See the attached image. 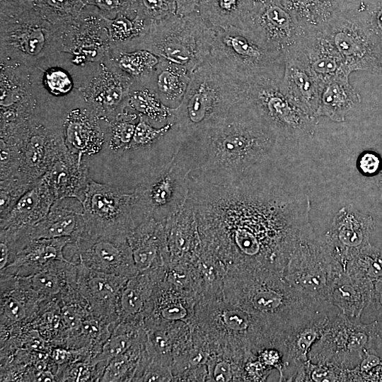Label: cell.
I'll return each mask as SVG.
<instances>
[{"mask_svg":"<svg viewBox=\"0 0 382 382\" xmlns=\"http://www.w3.org/2000/svg\"><path fill=\"white\" fill-rule=\"evenodd\" d=\"M34 7L49 21L64 28L79 15L86 4L83 0H32Z\"/></svg>","mask_w":382,"mask_h":382,"instance_id":"7dc6e473","label":"cell"},{"mask_svg":"<svg viewBox=\"0 0 382 382\" xmlns=\"http://www.w3.org/2000/svg\"><path fill=\"white\" fill-rule=\"evenodd\" d=\"M373 293L374 282L343 272L333 283L329 303L349 318H361L371 301Z\"/></svg>","mask_w":382,"mask_h":382,"instance_id":"836d02e7","label":"cell"},{"mask_svg":"<svg viewBox=\"0 0 382 382\" xmlns=\"http://www.w3.org/2000/svg\"><path fill=\"white\" fill-rule=\"evenodd\" d=\"M83 213L78 199H56L47 214L31 228V239L67 237L75 242L86 232Z\"/></svg>","mask_w":382,"mask_h":382,"instance_id":"4316f807","label":"cell"},{"mask_svg":"<svg viewBox=\"0 0 382 382\" xmlns=\"http://www.w3.org/2000/svg\"><path fill=\"white\" fill-rule=\"evenodd\" d=\"M62 32L33 5L0 13V64L44 69L71 59L62 51Z\"/></svg>","mask_w":382,"mask_h":382,"instance_id":"8992f818","label":"cell"},{"mask_svg":"<svg viewBox=\"0 0 382 382\" xmlns=\"http://www.w3.org/2000/svg\"><path fill=\"white\" fill-rule=\"evenodd\" d=\"M128 107L156 127L174 122L175 108L164 105L151 89L141 83L133 82Z\"/></svg>","mask_w":382,"mask_h":382,"instance_id":"74e56055","label":"cell"},{"mask_svg":"<svg viewBox=\"0 0 382 382\" xmlns=\"http://www.w3.org/2000/svg\"><path fill=\"white\" fill-rule=\"evenodd\" d=\"M55 200L51 188L40 178L0 219V230L33 226L47 214Z\"/></svg>","mask_w":382,"mask_h":382,"instance_id":"1f68e13d","label":"cell"},{"mask_svg":"<svg viewBox=\"0 0 382 382\" xmlns=\"http://www.w3.org/2000/svg\"><path fill=\"white\" fill-rule=\"evenodd\" d=\"M190 326L209 354H224L245 362L262 349L272 346L263 326L226 300L224 294L201 299Z\"/></svg>","mask_w":382,"mask_h":382,"instance_id":"277c9868","label":"cell"},{"mask_svg":"<svg viewBox=\"0 0 382 382\" xmlns=\"http://www.w3.org/2000/svg\"><path fill=\"white\" fill-rule=\"evenodd\" d=\"M339 312L325 303L285 334L277 347L283 361L279 381H305L311 349Z\"/></svg>","mask_w":382,"mask_h":382,"instance_id":"5bb4252c","label":"cell"},{"mask_svg":"<svg viewBox=\"0 0 382 382\" xmlns=\"http://www.w3.org/2000/svg\"><path fill=\"white\" fill-rule=\"evenodd\" d=\"M357 166L362 175H375L382 169V158L374 151H366L359 155Z\"/></svg>","mask_w":382,"mask_h":382,"instance_id":"db71d44e","label":"cell"},{"mask_svg":"<svg viewBox=\"0 0 382 382\" xmlns=\"http://www.w3.org/2000/svg\"><path fill=\"white\" fill-rule=\"evenodd\" d=\"M244 362L224 354H209L207 381H243Z\"/></svg>","mask_w":382,"mask_h":382,"instance_id":"c3c4849f","label":"cell"},{"mask_svg":"<svg viewBox=\"0 0 382 382\" xmlns=\"http://www.w3.org/2000/svg\"><path fill=\"white\" fill-rule=\"evenodd\" d=\"M188 185L202 248L226 270L264 268L282 274L301 238L313 230L309 197L279 175L228 185L189 175Z\"/></svg>","mask_w":382,"mask_h":382,"instance_id":"6da1fadb","label":"cell"},{"mask_svg":"<svg viewBox=\"0 0 382 382\" xmlns=\"http://www.w3.org/2000/svg\"><path fill=\"white\" fill-rule=\"evenodd\" d=\"M250 0H201L197 12L213 28H242Z\"/></svg>","mask_w":382,"mask_h":382,"instance_id":"f35d334b","label":"cell"},{"mask_svg":"<svg viewBox=\"0 0 382 382\" xmlns=\"http://www.w3.org/2000/svg\"><path fill=\"white\" fill-rule=\"evenodd\" d=\"M73 242L72 238L67 237L32 240L1 270L0 275L28 277L54 261L67 260L64 249Z\"/></svg>","mask_w":382,"mask_h":382,"instance_id":"f546056e","label":"cell"},{"mask_svg":"<svg viewBox=\"0 0 382 382\" xmlns=\"http://www.w3.org/2000/svg\"><path fill=\"white\" fill-rule=\"evenodd\" d=\"M176 14L184 16L197 11L201 0H175Z\"/></svg>","mask_w":382,"mask_h":382,"instance_id":"9f6ffc18","label":"cell"},{"mask_svg":"<svg viewBox=\"0 0 382 382\" xmlns=\"http://www.w3.org/2000/svg\"><path fill=\"white\" fill-rule=\"evenodd\" d=\"M134 7L152 22L176 14L175 0H135Z\"/></svg>","mask_w":382,"mask_h":382,"instance_id":"816d5d0a","label":"cell"},{"mask_svg":"<svg viewBox=\"0 0 382 382\" xmlns=\"http://www.w3.org/2000/svg\"><path fill=\"white\" fill-rule=\"evenodd\" d=\"M247 83L207 60L191 74L174 123L183 137L201 132L221 121L236 103L246 98Z\"/></svg>","mask_w":382,"mask_h":382,"instance_id":"5b68a950","label":"cell"},{"mask_svg":"<svg viewBox=\"0 0 382 382\" xmlns=\"http://www.w3.org/2000/svg\"><path fill=\"white\" fill-rule=\"evenodd\" d=\"M77 264L76 286L88 302L91 313L110 323L119 322L118 302L129 278L94 271Z\"/></svg>","mask_w":382,"mask_h":382,"instance_id":"44dd1931","label":"cell"},{"mask_svg":"<svg viewBox=\"0 0 382 382\" xmlns=\"http://www.w3.org/2000/svg\"><path fill=\"white\" fill-rule=\"evenodd\" d=\"M106 60L126 74L134 82H140L149 75L160 57L149 50H138L129 52H110Z\"/></svg>","mask_w":382,"mask_h":382,"instance_id":"b9f144b4","label":"cell"},{"mask_svg":"<svg viewBox=\"0 0 382 382\" xmlns=\"http://www.w3.org/2000/svg\"><path fill=\"white\" fill-rule=\"evenodd\" d=\"M32 0H0V13H7L33 6Z\"/></svg>","mask_w":382,"mask_h":382,"instance_id":"11a10c76","label":"cell"},{"mask_svg":"<svg viewBox=\"0 0 382 382\" xmlns=\"http://www.w3.org/2000/svg\"><path fill=\"white\" fill-rule=\"evenodd\" d=\"M133 82L105 60L92 64L80 92L100 120L110 122L127 109Z\"/></svg>","mask_w":382,"mask_h":382,"instance_id":"e0dca14e","label":"cell"},{"mask_svg":"<svg viewBox=\"0 0 382 382\" xmlns=\"http://www.w3.org/2000/svg\"><path fill=\"white\" fill-rule=\"evenodd\" d=\"M34 185L23 180L18 175L1 180L0 219L4 217L19 199Z\"/></svg>","mask_w":382,"mask_h":382,"instance_id":"f907efd6","label":"cell"},{"mask_svg":"<svg viewBox=\"0 0 382 382\" xmlns=\"http://www.w3.org/2000/svg\"><path fill=\"white\" fill-rule=\"evenodd\" d=\"M0 277L1 331L33 323L43 303L49 299L35 291L23 277Z\"/></svg>","mask_w":382,"mask_h":382,"instance_id":"7402d4cb","label":"cell"},{"mask_svg":"<svg viewBox=\"0 0 382 382\" xmlns=\"http://www.w3.org/2000/svg\"><path fill=\"white\" fill-rule=\"evenodd\" d=\"M110 52H129L141 50L152 21L137 11L118 13L115 18H106Z\"/></svg>","mask_w":382,"mask_h":382,"instance_id":"e575fe53","label":"cell"},{"mask_svg":"<svg viewBox=\"0 0 382 382\" xmlns=\"http://www.w3.org/2000/svg\"><path fill=\"white\" fill-rule=\"evenodd\" d=\"M169 265L193 261L200 255L202 242L191 203L185 205L166 221Z\"/></svg>","mask_w":382,"mask_h":382,"instance_id":"484cf974","label":"cell"},{"mask_svg":"<svg viewBox=\"0 0 382 382\" xmlns=\"http://www.w3.org/2000/svg\"><path fill=\"white\" fill-rule=\"evenodd\" d=\"M350 74L364 71L382 74V50L369 30L354 16L339 8L322 27Z\"/></svg>","mask_w":382,"mask_h":382,"instance_id":"4fadbf2b","label":"cell"},{"mask_svg":"<svg viewBox=\"0 0 382 382\" xmlns=\"http://www.w3.org/2000/svg\"><path fill=\"white\" fill-rule=\"evenodd\" d=\"M84 4L97 8L106 18H113L120 12H136L135 0H83Z\"/></svg>","mask_w":382,"mask_h":382,"instance_id":"f5cc1de1","label":"cell"},{"mask_svg":"<svg viewBox=\"0 0 382 382\" xmlns=\"http://www.w3.org/2000/svg\"><path fill=\"white\" fill-rule=\"evenodd\" d=\"M77 264L59 260L38 272L23 277L38 294L47 299H57L69 286H76Z\"/></svg>","mask_w":382,"mask_h":382,"instance_id":"8d00e7d4","label":"cell"},{"mask_svg":"<svg viewBox=\"0 0 382 382\" xmlns=\"http://www.w3.org/2000/svg\"><path fill=\"white\" fill-rule=\"evenodd\" d=\"M223 290L226 300L249 313L264 327L274 345L325 303L307 299L284 280L282 273L264 268L226 270Z\"/></svg>","mask_w":382,"mask_h":382,"instance_id":"3957f363","label":"cell"},{"mask_svg":"<svg viewBox=\"0 0 382 382\" xmlns=\"http://www.w3.org/2000/svg\"><path fill=\"white\" fill-rule=\"evenodd\" d=\"M340 8L358 20L382 50V0H341Z\"/></svg>","mask_w":382,"mask_h":382,"instance_id":"ee69618b","label":"cell"},{"mask_svg":"<svg viewBox=\"0 0 382 382\" xmlns=\"http://www.w3.org/2000/svg\"><path fill=\"white\" fill-rule=\"evenodd\" d=\"M91 179L81 202L86 232L108 237H127L134 227L133 192Z\"/></svg>","mask_w":382,"mask_h":382,"instance_id":"7c38bea8","label":"cell"},{"mask_svg":"<svg viewBox=\"0 0 382 382\" xmlns=\"http://www.w3.org/2000/svg\"><path fill=\"white\" fill-rule=\"evenodd\" d=\"M306 31L322 28L336 13L340 3L328 0H282Z\"/></svg>","mask_w":382,"mask_h":382,"instance_id":"60d3db41","label":"cell"},{"mask_svg":"<svg viewBox=\"0 0 382 382\" xmlns=\"http://www.w3.org/2000/svg\"><path fill=\"white\" fill-rule=\"evenodd\" d=\"M199 301L198 296L174 286L164 277L156 286L151 313L144 321L184 322L191 325Z\"/></svg>","mask_w":382,"mask_h":382,"instance_id":"4dcf8cb0","label":"cell"},{"mask_svg":"<svg viewBox=\"0 0 382 382\" xmlns=\"http://www.w3.org/2000/svg\"><path fill=\"white\" fill-rule=\"evenodd\" d=\"M370 304L375 306L379 316H382V279L374 282V293Z\"/></svg>","mask_w":382,"mask_h":382,"instance_id":"6f0895ef","label":"cell"},{"mask_svg":"<svg viewBox=\"0 0 382 382\" xmlns=\"http://www.w3.org/2000/svg\"><path fill=\"white\" fill-rule=\"evenodd\" d=\"M42 178L56 199L74 197L81 202L91 180L83 157L70 152L67 147Z\"/></svg>","mask_w":382,"mask_h":382,"instance_id":"f1b7e54d","label":"cell"},{"mask_svg":"<svg viewBox=\"0 0 382 382\" xmlns=\"http://www.w3.org/2000/svg\"><path fill=\"white\" fill-rule=\"evenodd\" d=\"M374 219L352 204L342 207L335 215L323 236L332 254L344 270L348 261L370 245Z\"/></svg>","mask_w":382,"mask_h":382,"instance_id":"d6986e66","label":"cell"},{"mask_svg":"<svg viewBox=\"0 0 382 382\" xmlns=\"http://www.w3.org/2000/svg\"><path fill=\"white\" fill-rule=\"evenodd\" d=\"M284 56L283 92L303 111L316 118L323 83L294 52H286Z\"/></svg>","mask_w":382,"mask_h":382,"instance_id":"d4e9b609","label":"cell"},{"mask_svg":"<svg viewBox=\"0 0 382 382\" xmlns=\"http://www.w3.org/2000/svg\"><path fill=\"white\" fill-rule=\"evenodd\" d=\"M214 29L208 61L245 82L264 75L283 76V53L254 33L236 26Z\"/></svg>","mask_w":382,"mask_h":382,"instance_id":"ba28073f","label":"cell"},{"mask_svg":"<svg viewBox=\"0 0 382 382\" xmlns=\"http://www.w3.org/2000/svg\"><path fill=\"white\" fill-rule=\"evenodd\" d=\"M289 51L297 54L323 84L336 77L349 76L339 52L322 28L306 30Z\"/></svg>","mask_w":382,"mask_h":382,"instance_id":"603a6c76","label":"cell"},{"mask_svg":"<svg viewBox=\"0 0 382 382\" xmlns=\"http://www.w3.org/2000/svg\"><path fill=\"white\" fill-rule=\"evenodd\" d=\"M379 174L380 175H379L378 180V187L379 194H380V200L382 204V169L381 170Z\"/></svg>","mask_w":382,"mask_h":382,"instance_id":"680465c9","label":"cell"},{"mask_svg":"<svg viewBox=\"0 0 382 382\" xmlns=\"http://www.w3.org/2000/svg\"><path fill=\"white\" fill-rule=\"evenodd\" d=\"M282 76L264 75L246 81V99L284 140L311 137L317 119L296 105L281 88Z\"/></svg>","mask_w":382,"mask_h":382,"instance_id":"8fae6325","label":"cell"},{"mask_svg":"<svg viewBox=\"0 0 382 382\" xmlns=\"http://www.w3.org/2000/svg\"><path fill=\"white\" fill-rule=\"evenodd\" d=\"M183 141L194 161L189 175L196 180L228 185L277 173L279 137L246 98L221 121Z\"/></svg>","mask_w":382,"mask_h":382,"instance_id":"7a4b0ae2","label":"cell"},{"mask_svg":"<svg viewBox=\"0 0 382 382\" xmlns=\"http://www.w3.org/2000/svg\"><path fill=\"white\" fill-rule=\"evenodd\" d=\"M146 336L144 323L119 321L103 345L100 352L93 359L107 365L112 358L125 352Z\"/></svg>","mask_w":382,"mask_h":382,"instance_id":"ab89813d","label":"cell"},{"mask_svg":"<svg viewBox=\"0 0 382 382\" xmlns=\"http://www.w3.org/2000/svg\"><path fill=\"white\" fill-rule=\"evenodd\" d=\"M62 51L71 54L76 65L106 60L110 51L106 17L97 8L86 5L63 28Z\"/></svg>","mask_w":382,"mask_h":382,"instance_id":"ac0fdd59","label":"cell"},{"mask_svg":"<svg viewBox=\"0 0 382 382\" xmlns=\"http://www.w3.org/2000/svg\"><path fill=\"white\" fill-rule=\"evenodd\" d=\"M194 164L181 144L166 164L150 170L135 185L132 214L134 225L146 219L166 221L178 212L188 198V177Z\"/></svg>","mask_w":382,"mask_h":382,"instance_id":"52a82bcc","label":"cell"},{"mask_svg":"<svg viewBox=\"0 0 382 382\" xmlns=\"http://www.w3.org/2000/svg\"><path fill=\"white\" fill-rule=\"evenodd\" d=\"M345 272L372 282L382 279V249L366 246L348 261Z\"/></svg>","mask_w":382,"mask_h":382,"instance_id":"bcb514c9","label":"cell"},{"mask_svg":"<svg viewBox=\"0 0 382 382\" xmlns=\"http://www.w3.org/2000/svg\"><path fill=\"white\" fill-rule=\"evenodd\" d=\"M146 340V336L125 352L110 360L100 381H132L144 348Z\"/></svg>","mask_w":382,"mask_h":382,"instance_id":"f6af8a7d","label":"cell"},{"mask_svg":"<svg viewBox=\"0 0 382 382\" xmlns=\"http://www.w3.org/2000/svg\"><path fill=\"white\" fill-rule=\"evenodd\" d=\"M139 115L127 109L110 122L103 121L105 141L116 152L129 151Z\"/></svg>","mask_w":382,"mask_h":382,"instance_id":"7bdbcfd3","label":"cell"},{"mask_svg":"<svg viewBox=\"0 0 382 382\" xmlns=\"http://www.w3.org/2000/svg\"><path fill=\"white\" fill-rule=\"evenodd\" d=\"M191 74L185 66L160 58L149 75L137 83L151 89L166 106L176 108L183 100Z\"/></svg>","mask_w":382,"mask_h":382,"instance_id":"d6a6232c","label":"cell"},{"mask_svg":"<svg viewBox=\"0 0 382 382\" xmlns=\"http://www.w3.org/2000/svg\"><path fill=\"white\" fill-rule=\"evenodd\" d=\"M66 258L107 274L129 278L138 271L127 237H108L86 232L68 245Z\"/></svg>","mask_w":382,"mask_h":382,"instance_id":"9a60e30c","label":"cell"},{"mask_svg":"<svg viewBox=\"0 0 382 382\" xmlns=\"http://www.w3.org/2000/svg\"><path fill=\"white\" fill-rule=\"evenodd\" d=\"M242 28L283 54L296 46L305 32L282 0H250Z\"/></svg>","mask_w":382,"mask_h":382,"instance_id":"2e32d148","label":"cell"},{"mask_svg":"<svg viewBox=\"0 0 382 382\" xmlns=\"http://www.w3.org/2000/svg\"><path fill=\"white\" fill-rule=\"evenodd\" d=\"M62 129L69 151L82 157L98 153L106 142L103 121L82 94L67 106Z\"/></svg>","mask_w":382,"mask_h":382,"instance_id":"ffe728a7","label":"cell"},{"mask_svg":"<svg viewBox=\"0 0 382 382\" xmlns=\"http://www.w3.org/2000/svg\"><path fill=\"white\" fill-rule=\"evenodd\" d=\"M103 373L93 359L78 361L58 368L57 381H100Z\"/></svg>","mask_w":382,"mask_h":382,"instance_id":"681fc988","label":"cell"},{"mask_svg":"<svg viewBox=\"0 0 382 382\" xmlns=\"http://www.w3.org/2000/svg\"><path fill=\"white\" fill-rule=\"evenodd\" d=\"M361 101L349 76L332 79L323 84L316 117L325 116L336 122H344L348 112Z\"/></svg>","mask_w":382,"mask_h":382,"instance_id":"d590c367","label":"cell"},{"mask_svg":"<svg viewBox=\"0 0 382 382\" xmlns=\"http://www.w3.org/2000/svg\"><path fill=\"white\" fill-rule=\"evenodd\" d=\"M127 238L138 273L168 267L166 221L144 220Z\"/></svg>","mask_w":382,"mask_h":382,"instance_id":"cb8c5ba5","label":"cell"},{"mask_svg":"<svg viewBox=\"0 0 382 382\" xmlns=\"http://www.w3.org/2000/svg\"><path fill=\"white\" fill-rule=\"evenodd\" d=\"M166 271L158 269L139 272L127 280L119 298V321L144 323L151 313L156 286L164 279Z\"/></svg>","mask_w":382,"mask_h":382,"instance_id":"83f0119b","label":"cell"},{"mask_svg":"<svg viewBox=\"0 0 382 382\" xmlns=\"http://www.w3.org/2000/svg\"><path fill=\"white\" fill-rule=\"evenodd\" d=\"M345 272L323 237L313 230L305 235L291 254L283 272L284 280L307 299L329 303L331 288Z\"/></svg>","mask_w":382,"mask_h":382,"instance_id":"30bf717a","label":"cell"},{"mask_svg":"<svg viewBox=\"0 0 382 382\" xmlns=\"http://www.w3.org/2000/svg\"><path fill=\"white\" fill-rule=\"evenodd\" d=\"M214 29L197 11L187 16L173 15L152 22L141 50L183 65L190 71L209 57Z\"/></svg>","mask_w":382,"mask_h":382,"instance_id":"9c48e42d","label":"cell"}]
</instances>
